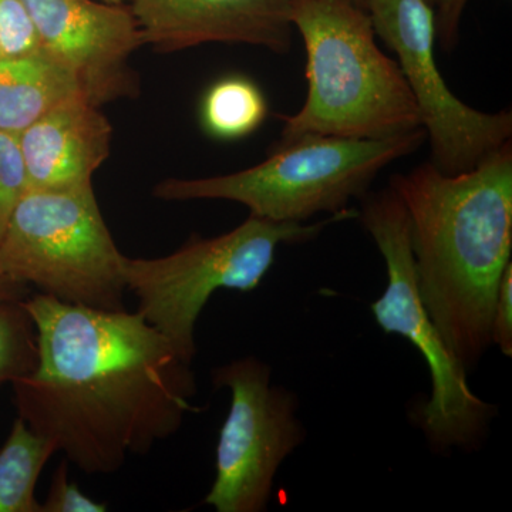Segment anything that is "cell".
I'll use <instances>...</instances> for the list:
<instances>
[{"instance_id": "13", "label": "cell", "mask_w": 512, "mask_h": 512, "mask_svg": "<svg viewBox=\"0 0 512 512\" xmlns=\"http://www.w3.org/2000/svg\"><path fill=\"white\" fill-rule=\"evenodd\" d=\"M79 100L87 97L76 77L45 50L0 59V131L3 133L18 136L50 111Z\"/></svg>"}, {"instance_id": "24", "label": "cell", "mask_w": 512, "mask_h": 512, "mask_svg": "<svg viewBox=\"0 0 512 512\" xmlns=\"http://www.w3.org/2000/svg\"><path fill=\"white\" fill-rule=\"evenodd\" d=\"M353 3H356L359 8L365 9L367 8V3H369V0H352Z\"/></svg>"}, {"instance_id": "16", "label": "cell", "mask_w": 512, "mask_h": 512, "mask_svg": "<svg viewBox=\"0 0 512 512\" xmlns=\"http://www.w3.org/2000/svg\"><path fill=\"white\" fill-rule=\"evenodd\" d=\"M39 362L35 323L22 301L0 302V384L30 375Z\"/></svg>"}, {"instance_id": "20", "label": "cell", "mask_w": 512, "mask_h": 512, "mask_svg": "<svg viewBox=\"0 0 512 512\" xmlns=\"http://www.w3.org/2000/svg\"><path fill=\"white\" fill-rule=\"evenodd\" d=\"M491 345H497L504 356H512V264L505 268L498 285L491 322Z\"/></svg>"}, {"instance_id": "17", "label": "cell", "mask_w": 512, "mask_h": 512, "mask_svg": "<svg viewBox=\"0 0 512 512\" xmlns=\"http://www.w3.org/2000/svg\"><path fill=\"white\" fill-rule=\"evenodd\" d=\"M26 191L28 177L18 138L0 131V239Z\"/></svg>"}, {"instance_id": "15", "label": "cell", "mask_w": 512, "mask_h": 512, "mask_svg": "<svg viewBox=\"0 0 512 512\" xmlns=\"http://www.w3.org/2000/svg\"><path fill=\"white\" fill-rule=\"evenodd\" d=\"M268 116V101L258 84L228 76L212 84L201 104V124L218 140H238L254 133Z\"/></svg>"}, {"instance_id": "21", "label": "cell", "mask_w": 512, "mask_h": 512, "mask_svg": "<svg viewBox=\"0 0 512 512\" xmlns=\"http://www.w3.org/2000/svg\"><path fill=\"white\" fill-rule=\"evenodd\" d=\"M468 0H443L436 12L437 40L444 50H451L458 40L461 16Z\"/></svg>"}, {"instance_id": "23", "label": "cell", "mask_w": 512, "mask_h": 512, "mask_svg": "<svg viewBox=\"0 0 512 512\" xmlns=\"http://www.w3.org/2000/svg\"><path fill=\"white\" fill-rule=\"evenodd\" d=\"M100 2L110 3V5H130L131 0H100Z\"/></svg>"}, {"instance_id": "8", "label": "cell", "mask_w": 512, "mask_h": 512, "mask_svg": "<svg viewBox=\"0 0 512 512\" xmlns=\"http://www.w3.org/2000/svg\"><path fill=\"white\" fill-rule=\"evenodd\" d=\"M272 370L242 357L212 370V383L231 392V406L217 446V476L204 503L217 512H262L279 467L303 441L298 399L274 386Z\"/></svg>"}, {"instance_id": "4", "label": "cell", "mask_w": 512, "mask_h": 512, "mask_svg": "<svg viewBox=\"0 0 512 512\" xmlns=\"http://www.w3.org/2000/svg\"><path fill=\"white\" fill-rule=\"evenodd\" d=\"M426 140L423 128L377 140L309 134L276 143L266 160L247 170L167 178L153 194L163 201H234L264 220L306 222L320 212L348 210L353 198L365 197L380 171Z\"/></svg>"}, {"instance_id": "18", "label": "cell", "mask_w": 512, "mask_h": 512, "mask_svg": "<svg viewBox=\"0 0 512 512\" xmlns=\"http://www.w3.org/2000/svg\"><path fill=\"white\" fill-rule=\"evenodd\" d=\"M0 46L5 57L32 55L42 50L22 0H0Z\"/></svg>"}, {"instance_id": "3", "label": "cell", "mask_w": 512, "mask_h": 512, "mask_svg": "<svg viewBox=\"0 0 512 512\" xmlns=\"http://www.w3.org/2000/svg\"><path fill=\"white\" fill-rule=\"evenodd\" d=\"M291 22L305 43L308 96L298 113L282 116L278 143L309 134L377 140L423 128L367 10L352 0H292Z\"/></svg>"}, {"instance_id": "5", "label": "cell", "mask_w": 512, "mask_h": 512, "mask_svg": "<svg viewBox=\"0 0 512 512\" xmlns=\"http://www.w3.org/2000/svg\"><path fill=\"white\" fill-rule=\"evenodd\" d=\"M357 214L348 208L313 224L249 215L227 234L214 238L194 235L173 254L161 258L124 255V282L127 291L137 298V312L192 365L197 355L195 326L215 292L254 291L274 264L276 249L282 244L311 241L333 222L350 220Z\"/></svg>"}, {"instance_id": "25", "label": "cell", "mask_w": 512, "mask_h": 512, "mask_svg": "<svg viewBox=\"0 0 512 512\" xmlns=\"http://www.w3.org/2000/svg\"><path fill=\"white\" fill-rule=\"evenodd\" d=\"M427 3L431 6V8H434L436 10L439 8L440 3L443 2V0H426Z\"/></svg>"}, {"instance_id": "7", "label": "cell", "mask_w": 512, "mask_h": 512, "mask_svg": "<svg viewBox=\"0 0 512 512\" xmlns=\"http://www.w3.org/2000/svg\"><path fill=\"white\" fill-rule=\"evenodd\" d=\"M123 254L92 187L28 190L2 239L0 272L70 305L124 311Z\"/></svg>"}, {"instance_id": "19", "label": "cell", "mask_w": 512, "mask_h": 512, "mask_svg": "<svg viewBox=\"0 0 512 512\" xmlns=\"http://www.w3.org/2000/svg\"><path fill=\"white\" fill-rule=\"evenodd\" d=\"M69 461L64 458L52 477L49 493L42 512H104L107 504L97 503L80 491L79 485L70 480Z\"/></svg>"}, {"instance_id": "2", "label": "cell", "mask_w": 512, "mask_h": 512, "mask_svg": "<svg viewBox=\"0 0 512 512\" xmlns=\"http://www.w3.org/2000/svg\"><path fill=\"white\" fill-rule=\"evenodd\" d=\"M389 188L409 215L421 301L470 372L491 346L498 285L511 264V141L464 173L430 161L393 175Z\"/></svg>"}, {"instance_id": "11", "label": "cell", "mask_w": 512, "mask_h": 512, "mask_svg": "<svg viewBox=\"0 0 512 512\" xmlns=\"http://www.w3.org/2000/svg\"><path fill=\"white\" fill-rule=\"evenodd\" d=\"M144 46L174 53L207 43H239L286 53L292 0H131Z\"/></svg>"}, {"instance_id": "1", "label": "cell", "mask_w": 512, "mask_h": 512, "mask_svg": "<svg viewBox=\"0 0 512 512\" xmlns=\"http://www.w3.org/2000/svg\"><path fill=\"white\" fill-rule=\"evenodd\" d=\"M22 303L35 323L39 362L13 382L18 416L83 473H117L198 412L191 363L140 313L45 293Z\"/></svg>"}, {"instance_id": "10", "label": "cell", "mask_w": 512, "mask_h": 512, "mask_svg": "<svg viewBox=\"0 0 512 512\" xmlns=\"http://www.w3.org/2000/svg\"><path fill=\"white\" fill-rule=\"evenodd\" d=\"M40 46L73 73L87 100L101 107L136 97L131 56L144 46L130 5L100 0H22Z\"/></svg>"}, {"instance_id": "26", "label": "cell", "mask_w": 512, "mask_h": 512, "mask_svg": "<svg viewBox=\"0 0 512 512\" xmlns=\"http://www.w3.org/2000/svg\"><path fill=\"white\" fill-rule=\"evenodd\" d=\"M3 57H5V55H3L2 46H0V59H3Z\"/></svg>"}, {"instance_id": "22", "label": "cell", "mask_w": 512, "mask_h": 512, "mask_svg": "<svg viewBox=\"0 0 512 512\" xmlns=\"http://www.w3.org/2000/svg\"><path fill=\"white\" fill-rule=\"evenodd\" d=\"M30 286L12 281L0 272V302L25 301L29 298Z\"/></svg>"}, {"instance_id": "12", "label": "cell", "mask_w": 512, "mask_h": 512, "mask_svg": "<svg viewBox=\"0 0 512 512\" xmlns=\"http://www.w3.org/2000/svg\"><path fill=\"white\" fill-rule=\"evenodd\" d=\"M109 119L87 100L50 111L19 133L28 190L92 187L93 174L109 158Z\"/></svg>"}, {"instance_id": "14", "label": "cell", "mask_w": 512, "mask_h": 512, "mask_svg": "<svg viewBox=\"0 0 512 512\" xmlns=\"http://www.w3.org/2000/svg\"><path fill=\"white\" fill-rule=\"evenodd\" d=\"M55 453L53 441L35 433L18 416L0 450V512H42L35 493L37 480Z\"/></svg>"}, {"instance_id": "9", "label": "cell", "mask_w": 512, "mask_h": 512, "mask_svg": "<svg viewBox=\"0 0 512 512\" xmlns=\"http://www.w3.org/2000/svg\"><path fill=\"white\" fill-rule=\"evenodd\" d=\"M366 10L409 84L431 163L446 174L464 173L511 141V111L483 113L448 89L434 55L436 12L426 0H369Z\"/></svg>"}, {"instance_id": "6", "label": "cell", "mask_w": 512, "mask_h": 512, "mask_svg": "<svg viewBox=\"0 0 512 512\" xmlns=\"http://www.w3.org/2000/svg\"><path fill=\"white\" fill-rule=\"evenodd\" d=\"M357 217L386 262V291L372 305L377 325L409 340L429 366L431 394L419 416L424 437L439 451L477 448L487 437L497 409L468 386L467 370L421 301L403 202L389 187L367 192Z\"/></svg>"}]
</instances>
